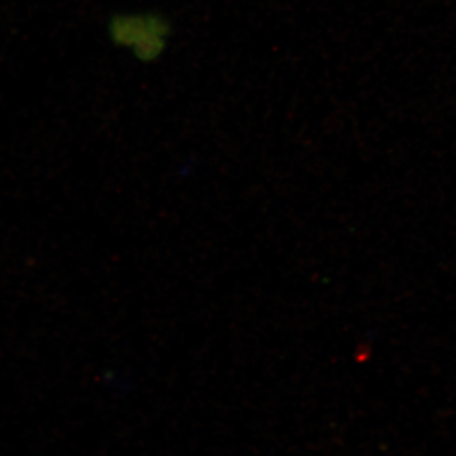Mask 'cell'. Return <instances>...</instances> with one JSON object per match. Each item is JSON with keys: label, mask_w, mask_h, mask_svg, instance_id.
Masks as SVG:
<instances>
[{"label": "cell", "mask_w": 456, "mask_h": 456, "mask_svg": "<svg viewBox=\"0 0 456 456\" xmlns=\"http://www.w3.org/2000/svg\"><path fill=\"white\" fill-rule=\"evenodd\" d=\"M167 33L163 20L151 14H119L108 23L110 41L130 49L142 61L160 55Z\"/></svg>", "instance_id": "obj_1"}]
</instances>
